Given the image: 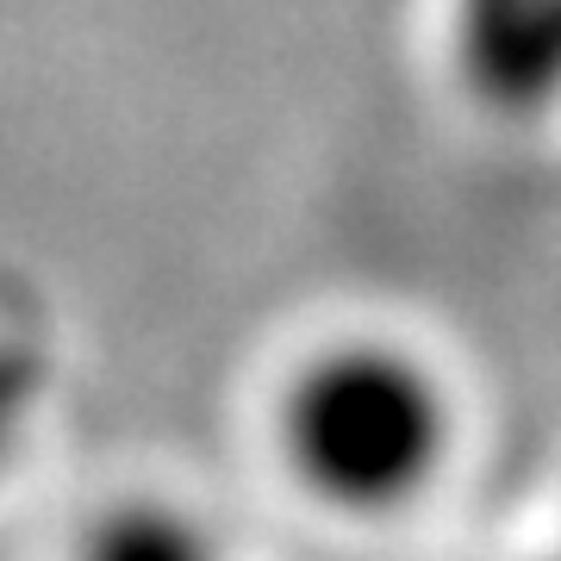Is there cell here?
I'll use <instances>...</instances> for the list:
<instances>
[{
	"instance_id": "1",
	"label": "cell",
	"mask_w": 561,
	"mask_h": 561,
	"mask_svg": "<svg viewBox=\"0 0 561 561\" xmlns=\"http://www.w3.org/2000/svg\"><path fill=\"white\" fill-rule=\"evenodd\" d=\"M456 437L461 412L443 368L400 337H331L280 381V461L343 518H393L419 505L449 474Z\"/></svg>"
},
{
	"instance_id": "2",
	"label": "cell",
	"mask_w": 561,
	"mask_h": 561,
	"mask_svg": "<svg viewBox=\"0 0 561 561\" xmlns=\"http://www.w3.org/2000/svg\"><path fill=\"white\" fill-rule=\"evenodd\" d=\"M443 62L486 119L561 113V0H443Z\"/></svg>"
},
{
	"instance_id": "3",
	"label": "cell",
	"mask_w": 561,
	"mask_h": 561,
	"mask_svg": "<svg viewBox=\"0 0 561 561\" xmlns=\"http://www.w3.org/2000/svg\"><path fill=\"white\" fill-rule=\"evenodd\" d=\"M76 561H231V556L187 505L125 500L88 524Z\"/></svg>"
},
{
	"instance_id": "4",
	"label": "cell",
	"mask_w": 561,
	"mask_h": 561,
	"mask_svg": "<svg viewBox=\"0 0 561 561\" xmlns=\"http://www.w3.org/2000/svg\"><path fill=\"white\" fill-rule=\"evenodd\" d=\"M524 561H561V537L549 542V549H537V556H524Z\"/></svg>"
}]
</instances>
